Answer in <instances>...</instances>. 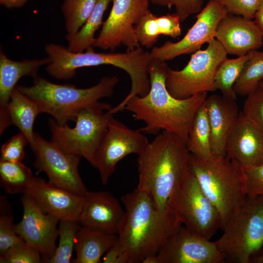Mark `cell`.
<instances>
[{"instance_id":"cell-1","label":"cell","mask_w":263,"mask_h":263,"mask_svg":"<svg viewBox=\"0 0 263 263\" xmlns=\"http://www.w3.org/2000/svg\"><path fill=\"white\" fill-rule=\"evenodd\" d=\"M125 213L117 233L122 263H140L156 255L182 225L168 208L157 209L137 188L121 198Z\"/></svg>"},{"instance_id":"cell-2","label":"cell","mask_w":263,"mask_h":263,"mask_svg":"<svg viewBox=\"0 0 263 263\" xmlns=\"http://www.w3.org/2000/svg\"><path fill=\"white\" fill-rule=\"evenodd\" d=\"M169 66L165 62L153 60L149 70L150 88L144 96H135L126 104L135 120L144 123L139 129L145 133L157 135L166 131L187 141L194 116L207 96L202 93L186 99L172 96L166 85Z\"/></svg>"},{"instance_id":"cell-3","label":"cell","mask_w":263,"mask_h":263,"mask_svg":"<svg viewBox=\"0 0 263 263\" xmlns=\"http://www.w3.org/2000/svg\"><path fill=\"white\" fill-rule=\"evenodd\" d=\"M186 143L162 131L138 155L137 188L147 194L159 210L167 209L173 190L189 168Z\"/></svg>"},{"instance_id":"cell-4","label":"cell","mask_w":263,"mask_h":263,"mask_svg":"<svg viewBox=\"0 0 263 263\" xmlns=\"http://www.w3.org/2000/svg\"><path fill=\"white\" fill-rule=\"evenodd\" d=\"M93 48L82 52H73L61 45L46 44L44 50L50 60L46 66L47 73L56 79L67 80L73 77L79 68L111 65L124 70L130 78L131 87L126 96L127 100L149 93L150 88L149 70L153 60L150 52L141 46L123 53L96 52Z\"/></svg>"},{"instance_id":"cell-5","label":"cell","mask_w":263,"mask_h":263,"mask_svg":"<svg viewBox=\"0 0 263 263\" xmlns=\"http://www.w3.org/2000/svg\"><path fill=\"white\" fill-rule=\"evenodd\" d=\"M33 85L17 86L22 93L38 105L40 113H47L60 125L75 121L77 115L103 98L111 96L119 81L116 75L104 76L89 88L51 82L37 76Z\"/></svg>"},{"instance_id":"cell-6","label":"cell","mask_w":263,"mask_h":263,"mask_svg":"<svg viewBox=\"0 0 263 263\" xmlns=\"http://www.w3.org/2000/svg\"><path fill=\"white\" fill-rule=\"evenodd\" d=\"M188 165L203 191L218 210L223 230L247 197L244 168L226 156L212 154L202 158L190 152Z\"/></svg>"},{"instance_id":"cell-7","label":"cell","mask_w":263,"mask_h":263,"mask_svg":"<svg viewBox=\"0 0 263 263\" xmlns=\"http://www.w3.org/2000/svg\"><path fill=\"white\" fill-rule=\"evenodd\" d=\"M223 231L215 243L225 260L251 263L263 245V195L246 197Z\"/></svg>"},{"instance_id":"cell-8","label":"cell","mask_w":263,"mask_h":263,"mask_svg":"<svg viewBox=\"0 0 263 263\" xmlns=\"http://www.w3.org/2000/svg\"><path fill=\"white\" fill-rule=\"evenodd\" d=\"M111 104L99 101L81 110L77 115L75 125L58 124L50 118L48 124L51 141L64 151L84 158L94 166L95 155L113 116L108 112Z\"/></svg>"},{"instance_id":"cell-9","label":"cell","mask_w":263,"mask_h":263,"mask_svg":"<svg viewBox=\"0 0 263 263\" xmlns=\"http://www.w3.org/2000/svg\"><path fill=\"white\" fill-rule=\"evenodd\" d=\"M167 208L182 225L207 239L221 229L220 213L189 167L173 190Z\"/></svg>"},{"instance_id":"cell-10","label":"cell","mask_w":263,"mask_h":263,"mask_svg":"<svg viewBox=\"0 0 263 263\" xmlns=\"http://www.w3.org/2000/svg\"><path fill=\"white\" fill-rule=\"evenodd\" d=\"M204 50L192 54L182 69L174 70L169 67L167 73L166 85L170 94L178 99H186L202 93L216 91L214 77L219 64L227 54L215 38L207 43Z\"/></svg>"},{"instance_id":"cell-11","label":"cell","mask_w":263,"mask_h":263,"mask_svg":"<svg viewBox=\"0 0 263 263\" xmlns=\"http://www.w3.org/2000/svg\"><path fill=\"white\" fill-rule=\"evenodd\" d=\"M31 148L35 168L44 172L50 182L79 195L86 194L88 190L78 171L81 157L64 151L35 132Z\"/></svg>"},{"instance_id":"cell-12","label":"cell","mask_w":263,"mask_h":263,"mask_svg":"<svg viewBox=\"0 0 263 263\" xmlns=\"http://www.w3.org/2000/svg\"><path fill=\"white\" fill-rule=\"evenodd\" d=\"M109 15L103 22L94 47L114 51L121 45L127 50L140 45L134 32V25L149 9L150 0H112Z\"/></svg>"},{"instance_id":"cell-13","label":"cell","mask_w":263,"mask_h":263,"mask_svg":"<svg viewBox=\"0 0 263 263\" xmlns=\"http://www.w3.org/2000/svg\"><path fill=\"white\" fill-rule=\"evenodd\" d=\"M143 133L112 116L94 157V167L98 169L103 185L108 183L120 161L131 154L138 155L146 148L149 141Z\"/></svg>"},{"instance_id":"cell-14","label":"cell","mask_w":263,"mask_h":263,"mask_svg":"<svg viewBox=\"0 0 263 263\" xmlns=\"http://www.w3.org/2000/svg\"><path fill=\"white\" fill-rule=\"evenodd\" d=\"M227 14L224 5L216 0H209L197 14L195 22L181 40L175 42L167 41L151 49L150 53L153 60L165 62L201 49L204 44L215 38L219 22Z\"/></svg>"},{"instance_id":"cell-15","label":"cell","mask_w":263,"mask_h":263,"mask_svg":"<svg viewBox=\"0 0 263 263\" xmlns=\"http://www.w3.org/2000/svg\"><path fill=\"white\" fill-rule=\"evenodd\" d=\"M23 214L16 225L18 234L41 254L43 262L55 253L59 219L45 212L27 193L21 197Z\"/></svg>"},{"instance_id":"cell-16","label":"cell","mask_w":263,"mask_h":263,"mask_svg":"<svg viewBox=\"0 0 263 263\" xmlns=\"http://www.w3.org/2000/svg\"><path fill=\"white\" fill-rule=\"evenodd\" d=\"M157 255L159 263H221L225 261L215 242L182 225Z\"/></svg>"},{"instance_id":"cell-17","label":"cell","mask_w":263,"mask_h":263,"mask_svg":"<svg viewBox=\"0 0 263 263\" xmlns=\"http://www.w3.org/2000/svg\"><path fill=\"white\" fill-rule=\"evenodd\" d=\"M124 213L119 201L110 192L88 191L78 222L93 230L117 234Z\"/></svg>"},{"instance_id":"cell-18","label":"cell","mask_w":263,"mask_h":263,"mask_svg":"<svg viewBox=\"0 0 263 263\" xmlns=\"http://www.w3.org/2000/svg\"><path fill=\"white\" fill-rule=\"evenodd\" d=\"M215 38L227 55L238 57L258 50L263 44V34L253 19L228 13L219 22Z\"/></svg>"},{"instance_id":"cell-19","label":"cell","mask_w":263,"mask_h":263,"mask_svg":"<svg viewBox=\"0 0 263 263\" xmlns=\"http://www.w3.org/2000/svg\"><path fill=\"white\" fill-rule=\"evenodd\" d=\"M45 212L59 220L78 222L84 202L81 196L35 177L27 191Z\"/></svg>"},{"instance_id":"cell-20","label":"cell","mask_w":263,"mask_h":263,"mask_svg":"<svg viewBox=\"0 0 263 263\" xmlns=\"http://www.w3.org/2000/svg\"><path fill=\"white\" fill-rule=\"evenodd\" d=\"M225 152L244 168L263 164V134L242 112L228 135Z\"/></svg>"},{"instance_id":"cell-21","label":"cell","mask_w":263,"mask_h":263,"mask_svg":"<svg viewBox=\"0 0 263 263\" xmlns=\"http://www.w3.org/2000/svg\"><path fill=\"white\" fill-rule=\"evenodd\" d=\"M50 62L47 56L42 58L26 59L19 61L9 58L0 50V134L11 125L7 105L11 95L22 77L38 76L39 69Z\"/></svg>"},{"instance_id":"cell-22","label":"cell","mask_w":263,"mask_h":263,"mask_svg":"<svg viewBox=\"0 0 263 263\" xmlns=\"http://www.w3.org/2000/svg\"><path fill=\"white\" fill-rule=\"evenodd\" d=\"M211 129V149L213 155L226 156L228 135L240 112L236 100L222 94H213L205 100Z\"/></svg>"},{"instance_id":"cell-23","label":"cell","mask_w":263,"mask_h":263,"mask_svg":"<svg viewBox=\"0 0 263 263\" xmlns=\"http://www.w3.org/2000/svg\"><path fill=\"white\" fill-rule=\"evenodd\" d=\"M180 21L176 13L157 16L149 10L134 25L138 42L140 46L150 48L161 35L176 38L181 34Z\"/></svg>"},{"instance_id":"cell-24","label":"cell","mask_w":263,"mask_h":263,"mask_svg":"<svg viewBox=\"0 0 263 263\" xmlns=\"http://www.w3.org/2000/svg\"><path fill=\"white\" fill-rule=\"evenodd\" d=\"M117 240V234L98 232L82 226L76 239V258L73 262L100 263L103 255Z\"/></svg>"},{"instance_id":"cell-25","label":"cell","mask_w":263,"mask_h":263,"mask_svg":"<svg viewBox=\"0 0 263 263\" xmlns=\"http://www.w3.org/2000/svg\"><path fill=\"white\" fill-rule=\"evenodd\" d=\"M7 111L11 124L15 125L27 138L31 147L34 143V122L40 113L36 103L20 92L16 87L7 105Z\"/></svg>"},{"instance_id":"cell-26","label":"cell","mask_w":263,"mask_h":263,"mask_svg":"<svg viewBox=\"0 0 263 263\" xmlns=\"http://www.w3.org/2000/svg\"><path fill=\"white\" fill-rule=\"evenodd\" d=\"M112 0H97L92 12L79 30L66 35L67 49L73 52H82L94 47L96 32L102 25L105 12Z\"/></svg>"},{"instance_id":"cell-27","label":"cell","mask_w":263,"mask_h":263,"mask_svg":"<svg viewBox=\"0 0 263 263\" xmlns=\"http://www.w3.org/2000/svg\"><path fill=\"white\" fill-rule=\"evenodd\" d=\"M204 101L194 116L186 144L189 152L207 158L212 155L211 129Z\"/></svg>"},{"instance_id":"cell-28","label":"cell","mask_w":263,"mask_h":263,"mask_svg":"<svg viewBox=\"0 0 263 263\" xmlns=\"http://www.w3.org/2000/svg\"><path fill=\"white\" fill-rule=\"evenodd\" d=\"M35 177L22 162L0 160V186L8 193H25Z\"/></svg>"},{"instance_id":"cell-29","label":"cell","mask_w":263,"mask_h":263,"mask_svg":"<svg viewBox=\"0 0 263 263\" xmlns=\"http://www.w3.org/2000/svg\"><path fill=\"white\" fill-rule=\"evenodd\" d=\"M250 56V52L235 58L226 57L219 64L215 75L214 85L222 95L236 100L234 86Z\"/></svg>"},{"instance_id":"cell-30","label":"cell","mask_w":263,"mask_h":263,"mask_svg":"<svg viewBox=\"0 0 263 263\" xmlns=\"http://www.w3.org/2000/svg\"><path fill=\"white\" fill-rule=\"evenodd\" d=\"M263 79V51L250 52V56L234 86L237 95L247 96L259 88Z\"/></svg>"},{"instance_id":"cell-31","label":"cell","mask_w":263,"mask_h":263,"mask_svg":"<svg viewBox=\"0 0 263 263\" xmlns=\"http://www.w3.org/2000/svg\"><path fill=\"white\" fill-rule=\"evenodd\" d=\"M81 227L76 221H59L58 225V244L55 254L48 261V263L71 262L77 233Z\"/></svg>"},{"instance_id":"cell-32","label":"cell","mask_w":263,"mask_h":263,"mask_svg":"<svg viewBox=\"0 0 263 263\" xmlns=\"http://www.w3.org/2000/svg\"><path fill=\"white\" fill-rule=\"evenodd\" d=\"M97 0H64L62 12L66 35L77 32L92 12Z\"/></svg>"},{"instance_id":"cell-33","label":"cell","mask_w":263,"mask_h":263,"mask_svg":"<svg viewBox=\"0 0 263 263\" xmlns=\"http://www.w3.org/2000/svg\"><path fill=\"white\" fill-rule=\"evenodd\" d=\"M0 256L11 247L23 241L18 234L14 223L11 206L6 197H0Z\"/></svg>"},{"instance_id":"cell-34","label":"cell","mask_w":263,"mask_h":263,"mask_svg":"<svg viewBox=\"0 0 263 263\" xmlns=\"http://www.w3.org/2000/svg\"><path fill=\"white\" fill-rule=\"evenodd\" d=\"M42 262V258L40 253L24 240L9 248L3 255L0 256V263Z\"/></svg>"},{"instance_id":"cell-35","label":"cell","mask_w":263,"mask_h":263,"mask_svg":"<svg viewBox=\"0 0 263 263\" xmlns=\"http://www.w3.org/2000/svg\"><path fill=\"white\" fill-rule=\"evenodd\" d=\"M242 113L263 134V89L258 88L246 96Z\"/></svg>"},{"instance_id":"cell-36","label":"cell","mask_w":263,"mask_h":263,"mask_svg":"<svg viewBox=\"0 0 263 263\" xmlns=\"http://www.w3.org/2000/svg\"><path fill=\"white\" fill-rule=\"evenodd\" d=\"M29 144L26 136L20 132L3 144L0 160L12 162H22L25 156V147Z\"/></svg>"},{"instance_id":"cell-37","label":"cell","mask_w":263,"mask_h":263,"mask_svg":"<svg viewBox=\"0 0 263 263\" xmlns=\"http://www.w3.org/2000/svg\"><path fill=\"white\" fill-rule=\"evenodd\" d=\"M153 4L169 9L174 7L181 21L191 15L198 14L202 9L204 0H150Z\"/></svg>"},{"instance_id":"cell-38","label":"cell","mask_w":263,"mask_h":263,"mask_svg":"<svg viewBox=\"0 0 263 263\" xmlns=\"http://www.w3.org/2000/svg\"><path fill=\"white\" fill-rule=\"evenodd\" d=\"M224 5L228 13L253 19L260 0H216Z\"/></svg>"},{"instance_id":"cell-39","label":"cell","mask_w":263,"mask_h":263,"mask_svg":"<svg viewBox=\"0 0 263 263\" xmlns=\"http://www.w3.org/2000/svg\"><path fill=\"white\" fill-rule=\"evenodd\" d=\"M247 197L253 199L263 195V164L244 168Z\"/></svg>"},{"instance_id":"cell-40","label":"cell","mask_w":263,"mask_h":263,"mask_svg":"<svg viewBox=\"0 0 263 263\" xmlns=\"http://www.w3.org/2000/svg\"><path fill=\"white\" fill-rule=\"evenodd\" d=\"M104 263H122L119 256L117 242L111 247L104 254Z\"/></svg>"},{"instance_id":"cell-41","label":"cell","mask_w":263,"mask_h":263,"mask_svg":"<svg viewBox=\"0 0 263 263\" xmlns=\"http://www.w3.org/2000/svg\"><path fill=\"white\" fill-rule=\"evenodd\" d=\"M254 21L263 34V0H260L258 10L254 16Z\"/></svg>"},{"instance_id":"cell-42","label":"cell","mask_w":263,"mask_h":263,"mask_svg":"<svg viewBox=\"0 0 263 263\" xmlns=\"http://www.w3.org/2000/svg\"><path fill=\"white\" fill-rule=\"evenodd\" d=\"M142 263H159L157 254L150 255L145 258Z\"/></svg>"},{"instance_id":"cell-43","label":"cell","mask_w":263,"mask_h":263,"mask_svg":"<svg viewBox=\"0 0 263 263\" xmlns=\"http://www.w3.org/2000/svg\"><path fill=\"white\" fill-rule=\"evenodd\" d=\"M251 262L255 263H263V251L262 253H258L254 256L251 260Z\"/></svg>"},{"instance_id":"cell-44","label":"cell","mask_w":263,"mask_h":263,"mask_svg":"<svg viewBox=\"0 0 263 263\" xmlns=\"http://www.w3.org/2000/svg\"><path fill=\"white\" fill-rule=\"evenodd\" d=\"M259 88L263 90V79L260 82Z\"/></svg>"},{"instance_id":"cell-45","label":"cell","mask_w":263,"mask_h":263,"mask_svg":"<svg viewBox=\"0 0 263 263\" xmlns=\"http://www.w3.org/2000/svg\"></svg>"}]
</instances>
